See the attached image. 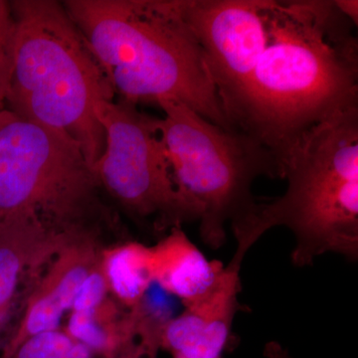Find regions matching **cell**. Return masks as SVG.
<instances>
[{"instance_id":"5bb4252c","label":"cell","mask_w":358,"mask_h":358,"mask_svg":"<svg viewBox=\"0 0 358 358\" xmlns=\"http://www.w3.org/2000/svg\"><path fill=\"white\" fill-rule=\"evenodd\" d=\"M99 263L110 296L128 310L138 307L155 284L150 247L138 242L101 250Z\"/></svg>"},{"instance_id":"9a60e30c","label":"cell","mask_w":358,"mask_h":358,"mask_svg":"<svg viewBox=\"0 0 358 358\" xmlns=\"http://www.w3.org/2000/svg\"><path fill=\"white\" fill-rule=\"evenodd\" d=\"M88 348L64 329L46 331L26 339L9 358H93Z\"/></svg>"},{"instance_id":"44dd1931","label":"cell","mask_w":358,"mask_h":358,"mask_svg":"<svg viewBox=\"0 0 358 358\" xmlns=\"http://www.w3.org/2000/svg\"><path fill=\"white\" fill-rule=\"evenodd\" d=\"M2 107H3V106H2ZM2 107H0V109H1Z\"/></svg>"},{"instance_id":"8fae6325","label":"cell","mask_w":358,"mask_h":358,"mask_svg":"<svg viewBox=\"0 0 358 358\" xmlns=\"http://www.w3.org/2000/svg\"><path fill=\"white\" fill-rule=\"evenodd\" d=\"M155 284L173 294L185 308L192 307L213 291L225 266L209 260L181 226L171 228L166 237L150 247Z\"/></svg>"},{"instance_id":"3957f363","label":"cell","mask_w":358,"mask_h":358,"mask_svg":"<svg viewBox=\"0 0 358 358\" xmlns=\"http://www.w3.org/2000/svg\"><path fill=\"white\" fill-rule=\"evenodd\" d=\"M282 197L259 203L233 226L237 248L248 250L277 226L293 232L292 262L312 265L326 253L358 258V107L320 122L296 141L282 166Z\"/></svg>"},{"instance_id":"30bf717a","label":"cell","mask_w":358,"mask_h":358,"mask_svg":"<svg viewBox=\"0 0 358 358\" xmlns=\"http://www.w3.org/2000/svg\"><path fill=\"white\" fill-rule=\"evenodd\" d=\"M244 257L235 253L213 291L167 322L160 336L159 350H166L173 358H221L235 315L242 308L238 296Z\"/></svg>"},{"instance_id":"8992f818","label":"cell","mask_w":358,"mask_h":358,"mask_svg":"<svg viewBox=\"0 0 358 358\" xmlns=\"http://www.w3.org/2000/svg\"><path fill=\"white\" fill-rule=\"evenodd\" d=\"M100 187L79 143L0 109V220L36 215L59 229L85 226Z\"/></svg>"},{"instance_id":"ffe728a7","label":"cell","mask_w":358,"mask_h":358,"mask_svg":"<svg viewBox=\"0 0 358 358\" xmlns=\"http://www.w3.org/2000/svg\"><path fill=\"white\" fill-rule=\"evenodd\" d=\"M2 320H0V329H1ZM0 358H1V352H0Z\"/></svg>"},{"instance_id":"5b68a950","label":"cell","mask_w":358,"mask_h":358,"mask_svg":"<svg viewBox=\"0 0 358 358\" xmlns=\"http://www.w3.org/2000/svg\"><path fill=\"white\" fill-rule=\"evenodd\" d=\"M159 127L179 192L199 212L200 236L212 249L258 206L252 185L259 176L281 178L271 152L248 134L205 119L179 101L157 103Z\"/></svg>"},{"instance_id":"277c9868","label":"cell","mask_w":358,"mask_h":358,"mask_svg":"<svg viewBox=\"0 0 358 358\" xmlns=\"http://www.w3.org/2000/svg\"><path fill=\"white\" fill-rule=\"evenodd\" d=\"M15 33L4 108L79 143L90 166L105 148L99 115L115 93L62 2L10 1Z\"/></svg>"},{"instance_id":"d6986e66","label":"cell","mask_w":358,"mask_h":358,"mask_svg":"<svg viewBox=\"0 0 358 358\" xmlns=\"http://www.w3.org/2000/svg\"><path fill=\"white\" fill-rule=\"evenodd\" d=\"M265 355L267 358H292L289 352L279 343H270L266 346Z\"/></svg>"},{"instance_id":"ac0fdd59","label":"cell","mask_w":358,"mask_h":358,"mask_svg":"<svg viewBox=\"0 0 358 358\" xmlns=\"http://www.w3.org/2000/svg\"><path fill=\"white\" fill-rule=\"evenodd\" d=\"M115 358H157V357L150 355L143 346L136 343L128 348L126 352H122L121 355Z\"/></svg>"},{"instance_id":"ba28073f","label":"cell","mask_w":358,"mask_h":358,"mask_svg":"<svg viewBox=\"0 0 358 358\" xmlns=\"http://www.w3.org/2000/svg\"><path fill=\"white\" fill-rule=\"evenodd\" d=\"M271 2L178 0L229 121L265 50Z\"/></svg>"},{"instance_id":"7a4b0ae2","label":"cell","mask_w":358,"mask_h":358,"mask_svg":"<svg viewBox=\"0 0 358 358\" xmlns=\"http://www.w3.org/2000/svg\"><path fill=\"white\" fill-rule=\"evenodd\" d=\"M71 20L121 100L179 101L234 129L178 0H67Z\"/></svg>"},{"instance_id":"7c38bea8","label":"cell","mask_w":358,"mask_h":358,"mask_svg":"<svg viewBox=\"0 0 358 358\" xmlns=\"http://www.w3.org/2000/svg\"><path fill=\"white\" fill-rule=\"evenodd\" d=\"M68 231L28 214L0 220V320L8 313L26 268L55 251Z\"/></svg>"},{"instance_id":"6da1fadb","label":"cell","mask_w":358,"mask_h":358,"mask_svg":"<svg viewBox=\"0 0 358 358\" xmlns=\"http://www.w3.org/2000/svg\"><path fill=\"white\" fill-rule=\"evenodd\" d=\"M355 23L329 0H272L268 37L230 122L285 160L320 122L358 107Z\"/></svg>"},{"instance_id":"4fadbf2b","label":"cell","mask_w":358,"mask_h":358,"mask_svg":"<svg viewBox=\"0 0 358 358\" xmlns=\"http://www.w3.org/2000/svg\"><path fill=\"white\" fill-rule=\"evenodd\" d=\"M121 308L110 296L95 308L70 312L64 331L93 355L117 357L138 343L133 315Z\"/></svg>"},{"instance_id":"e0dca14e","label":"cell","mask_w":358,"mask_h":358,"mask_svg":"<svg viewBox=\"0 0 358 358\" xmlns=\"http://www.w3.org/2000/svg\"><path fill=\"white\" fill-rule=\"evenodd\" d=\"M336 6L338 7L339 10L341 11L346 17L350 18V20L357 25V7L358 2L357 0H336Z\"/></svg>"},{"instance_id":"52a82bcc","label":"cell","mask_w":358,"mask_h":358,"mask_svg":"<svg viewBox=\"0 0 358 358\" xmlns=\"http://www.w3.org/2000/svg\"><path fill=\"white\" fill-rule=\"evenodd\" d=\"M105 148L93 169L96 181L113 199L138 219L154 218L159 228L199 220L171 173L159 117H150L128 101L103 103L99 115Z\"/></svg>"},{"instance_id":"9c48e42d","label":"cell","mask_w":358,"mask_h":358,"mask_svg":"<svg viewBox=\"0 0 358 358\" xmlns=\"http://www.w3.org/2000/svg\"><path fill=\"white\" fill-rule=\"evenodd\" d=\"M100 252L87 227L67 233L54 252L50 267L28 298L17 324L2 348L1 358L10 357L26 339L60 329L82 282L98 263Z\"/></svg>"},{"instance_id":"2e32d148","label":"cell","mask_w":358,"mask_h":358,"mask_svg":"<svg viewBox=\"0 0 358 358\" xmlns=\"http://www.w3.org/2000/svg\"><path fill=\"white\" fill-rule=\"evenodd\" d=\"M14 33L10 1L0 0V107L4 106L13 74Z\"/></svg>"}]
</instances>
